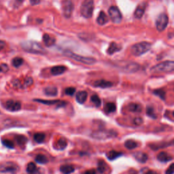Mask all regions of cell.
Instances as JSON below:
<instances>
[{"instance_id":"7a4b0ae2","label":"cell","mask_w":174,"mask_h":174,"mask_svg":"<svg viewBox=\"0 0 174 174\" xmlns=\"http://www.w3.org/2000/svg\"><path fill=\"white\" fill-rule=\"evenodd\" d=\"M152 48V44L147 42H139L133 45L131 48V53L133 56H140L148 52Z\"/></svg>"},{"instance_id":"816d5d0a","label":"cell","mask_w":174,"mask_h":174,"mask_svg":"<svg viewBox=\"0 0 174 174\" xmlns=\"http://www.w3.org/2000/svg\"><path fill=\"white\" fill-rule=\"evenodd\" d=\"M31 174H40V172H38V170L37 169V170L36 171V172H33V173H31Z\"/></svg>"},{"instance_id":"e575fe53","label":"cell","mask_w":174,"mask_h":174,"mask_svg":"<svg viewBox=\"0 0 174 174\" xmlns=\"http://www.w3.org/2000/svg\"><path fill=\"white\" fill-rule=\"evenodd\" d=\"M23 59L21 57H16L12 60V65L15 68H19L23 64Z\"/></svg>"},{"instance_id":"cb8c5ba5","label":"cell","mask_w":174,"mask_h":174,"mask_svg":"<svg viewBox=\"0 0 174 174\" xmlns=\"http://www.w3.org/2000/svg\"><path fill=\"white\" fill-rule=\"evenodd\" d=\"M145 6L144 5H140L138 7L136 8V10L134 12V17L137 18V19H140V18L143 17L144 12H145Z\"/></svg>"},{"instance_id":"5b68a950","label":"cell","mask_w":174,"mask_h":174,"mask_svg":"<svg viewBox=\"0 0 174 174\" xmlns=\"http://www.w3.org/2000/svg\"><path fill=\"white\" fill-rule=\"evenodd\" d=\"M117 133L114 130H106V129H101L94 131L91 134V137L98 140H105L107 139L116 137Z\"/></svg>"},{"instance_id":"44dd1931","label":"cell","mask_w":174,"mask_h":174,"mask_svg":"<svg viewBox=\"0 0 174 174\" xmlns=\"http://www.w3.org/2000/svg\"><path fill=\"white\" fill-rule=\"evenodd\" d=\"M44 92L46 95L55 97L56 95H57L58 89L57 88H56L55 87H48L44 88Z\"/></svg>"},{"instance_id":"8d00e7d4","label":"cell","mask_w":174,"mask_h":174,"mask_svg":"<svg viewBox=\"0 0 174 174\" xmlns=\"http://www.w3.org/2000/svg\"><path fill=\"white\" fill-rule=\"evenodd\" d=\"M36 168H37V167H36V164L32 163V162H31V163H29V164H27V172L29 173V174H31V173H32L36 172V171L37 170Z\"/></svg>"},{"instance_id":"7dc6e473","label":"cell","mask_w":174,"mask_h":174,"mask_svg":"<svg viewBox=\"0 0 174 174\" xmlns=\"http://www.w3.org/2000/svg\"><path fill=\"white\" fill-rule=\"evenodd\" d=\"M84 174H96V172L95 169H89L85 172Z\"/></svg>"},{"instance_id":"f1b7e54d","label":"cell","mask_w":174,"mask_h":174,"mask_svg":"<svg viewBox=\"0 0 174 174\" xmlns=\"http://www.w3.org/2000/svg\"><path fill=\"white\" fill-rule=\"evenodd\" d=\"M36 162L39 164H46L48 162V159L45 155L44 154H37V156L36 157Z\"/></svg>"},{"instance_id":"f6af8a7d","label":"cell","mask_w":174,"mask_h":174,"mask_svg":"<svg viewBox=\"0 0 174 174\" xmlns=\"http://www.w3.org/2000/svg\"><path fill=\"white\" fill-rule=\"evenodd\" d=\"M0 67H1L2 72H6L8 70V67L6 64H2V65H1Z\"/></svg>"},{"instance_id":"83f0119b","label":"cell","mask_w":174,"mask_h":174,"mask_svg":"<svg viewBox=\"0 0 174 174\" xmlns=\"http://www.w3.org/2000/svg\"><path fill=\"white\" fill-rule=\"evenodd\" d=\"M107 164L106 162L103 160H99L98 161V166H97V169L98 172L101 173H104L107 169Z\"/></svg>"},{"instance_id":"8fae6325","label":"cell","mask_w":174,"mask_h":174,"mask_svg":"<svg viewBox=\"0 0 174 174\" xmlns=\"http://www.w3.org/2000/svg\"><path fill=\"white\" fill-rule=\"evenodd\" d=\"M6 108L10 112H17L21 109V103L18 101L8 100L5 104Z\"/></svg>"},{"instance_id":"d4e9b609","label":"cell","mask_w":174,"mask_h":174,"mask_svg":"<svg viewBox=\"0 0 174 174\" xmlns=\"http://www.w3.org/2000/svg\"><path fill=\"white\" fill-rule=\"evenodd\" d=\"M122 155V153L121 152H117L115 150H111L108 152L106 154V157L107 159L110 160H113L116 159L117 158H118L119 157H121Z\"/></svg>"},{"instance_id":"8992f818","label":"cell","mask_w":174,"mask_h":174,"mask_svg":"<svg viewBox=\"0 0 174 174\" xmlns=\"http://www.w3.org/2000/svg\"><path fill=\"white\" fill-rule=\"evenodd\" d=\"M94 10L93 0H84L80 7V13L86 18H91Z\"/></svg>"},{"instance_id":"e0dca14e","label":"cell","mask_w":174,"mask_h":174,"mask_svg":"<svg viewBox=\"0 0 174 174\" xmlns=\"http://www.w3.org/2000/svg\"><path fill=\"white\" fill-rule=\"evenodd\" d=\"M157 159L160 162L166 163L172 160V157H171L169 154H167L165 152H161V153L157 155Z\"/></svg>"},{"instance_id":"f546056e","label":"cell","mask_w":174,"mask_h":174,"mask_svg":"<svg viewBox=\"0 0 174 174\" xmlns=\"http://www.w3.org/2000/svg\"><path fill=\"white\" fill-rule=\"evenodd\" d=\"M128 108L133 112H140L141 111V106L137 103H130L128 106Z\"/></svg>"},{"instance_id":"74e56055","label":"cell","mask_w":174,"mask_h":174,"mask_svg":"<svg viewBox=\"0 0 174 174\" xmlns=\"http://www.w3.org/2000/svg\"><path fill=\"white\" fill-rule=\"evenodd\" d=\"M153 93L158 97H159L161 99L164 100L165 99V92L162 89H157L155 90Z\"/></svg>"},{"instance_id":"ab89813d","label":"cell","mask_w":174,"mask_h":174,"mask_svg":"<svg viewBox=\"0 0 174 174\" xmlns=\"http://www.w3.org/2000/svg\"><path fill=\"white\" fill-rule=\"evenodd\" d=\"M2 144L3 145H5L6 147H7L8 148H14V146L13 142L8 140H3Z\"/></svg>"},{"instance_id":"ac0fdd59","label":"cell","mask_w":174,"mask_h":174,"mask_svg":"<svg viewBox=\"0 0 174 174\" xmlns=\"http://www.w3.org/2000/svg\"><path fill=\"white\" fill-rule=\"evenodd\" d=\"M109 19L106 14L103 11L100 12V13L97 18V23L99 25H104L108 22Z\"/></svg>"},{"instance_id":"484cf974","label":"cell","mask_w":174,"mask_h":174,"mask_svg":"<svg viewBox=\"0 0 174 174\" xmlns=\"http://www.w3.org/2000/svg\"><path fill=\"white\" fill-rule=\"evenodd\" d=\"M125 146L129 150H133L138 146V144L133 140H128L125 142Z\"/></svg>"},{"instance_id":"3957f363","label":"cell","mask_w":174,"mask_h":174,"mask_svg":"<svg viewBox=\"0 0 174 174\" xmlns=\"http://www.w3.org/2000/svg\"><path fill=\"white\" fill-rule=\"evenodd\" d=\"M63 55L66 56H68V57L69 58L74 59L75 61L84 63V64L93 65L96 63L95 59L92 58V57H88V56H84L82 55H77V54L72 52V51H70V50H64V51H63Z\"/></svg>"},{"instance_id":"1f68e13d","label":"cell","mask_w":174,"mask_h":174,"mask_svg":"<svg viewBox=\"0 0 174 174\" xmlns=\"http://www.w3.org/2000/svg\"><path fill=\"white\" fill-rule=\"evenodd\" d=\"M46 138V135L44 133H37L34 135V140L37 143H42Z\"/></svg>"},{"instance_id":"f5cc1de1","label":"cell","mask_w":174,"mask_h":174,"mask_svg":"<svg viewBox=\"0 0 174 174\" xmlns=\"http://www.w3.org/2000/svg\"><path fill=\"white\" fill-rule=\"evenodd\" d=\"M17 1L18 2H20V3H22L23 2H24L25 0H17Z\"/></svg>"},{"instance_id":"b9f144b4","label":"cell","mask_w":174,"mask_h":174,"mask_svg":"<svg viewBox=\"0 0 174 174\" xmlns=\"http://www.w3.org/2000/svg\"><path fill=\"white\" fill-rule=\"evenodd\" d=\"M165 174H174V163L170 164L165 172Z\"/></svg>"},{"instance_id":"4316f807","label":"cell","mask_w":174,"mask_h":174,"mask_svg":"<svg viewBox=\"0 0 174 174\" xmlns=\"http://www.w3.org/2000/svg\"><path fill=\"white\" fill-rule=\"evenodd\" d=\"M35 102H39L41 103L45 104V105H48V106H50V105H54V104H58L59 103V102H61L60 100H44V99H34Z\"/></svg>"},{"instance_id":"11a10c76","label":"cell","mask_w":174,"mask_h":174,"mask_svg":"<svg viewBox=\"0 0 174 174\" xmlns=\"http://www.w3.org/2000/svg\"><path fill=\"white\" fill-rule=\"evenodd\" d=\"M173 116H174V112H173Z\"/></svg>"},{"instance_id":"6da1fadb","label":"cell","mask_w":174,"mask_h":174,"mask_svg":"<svg viewBox=\"0 0 174 174\" xmlns=\"http://www.w3.org/2000/svg\"><path fill=\"white\" fill-rule=\"evenodd\" d=\"M21 46L27 52L37 55H44L46 53L45 49L41 44L35 41H25L21 44Z\"/></svg>"},{"instance_id":"d6986e66","label":"cell","mask_w":174,"mask_h":174,"mask_svg":"<svg viewBox=\"0 0 174 174\" xmlns=\"http://www.w3.org/2000/svg\"><path fill=\"white\" fill-rule=\"evenodd\" d=\"M134 157L138 162L141 163H145L148 160V155L142 152H137L135 153Z\"/></svg>"},{"instance_id":"9c48e42d","label":"cell","mask_w":174,"mask_h":174,"mask_svg":"<svg viewBox=\"0 0 174 174\" xmlns=\"http://www.w3.org/2000/svg\"><path fill=\"white\" fill-rule=\"evenodd\" d=\"M19 167L13 162H6L0 164V172L14 173L18 172Z\"/></svg>"},{"instance_id":"7402d4cb","label":"cell","mask_w":174,"mask_h":174,"mask_svg":"<svg viewBox=\"0 0 174 174\" xmlns=\"http://www.w3.org/2000/svg\"><path fill=\"white\" fill-rule=\"evenodd\" d=\"M121 50V47H120V46H118V44L115 42H112L110 44L107 50V52L108 55H113L114 53L118 52Z\"/></svg>"},{"instance_id":"30bf717a","label":"cell","mask_w":174,"mask_h":174,"mask_svg":"<svg viewBox=\"0 0 174 174\" xmlns=\"http://www.w3.org/2000/svg\"><path fill=\"white\" fill-rule=\"evenodd\" d=\"M169 23V18L165 14H161L158 17L156 21V27L159 31H163Z\"/></svg>"},{"instance_id":"d6a6232c","label":"cell","mask_w":174,"mask_h":174,"mask_svg":"<svg viewBox=\"0 0 174 174\" xmlns=\"http://www.w3.org/2000/svg\"><path fill=\"white\" fill-rule=\"evenodd\" d=\"M15 140L18 144L23 145L27 143V138L24 135H17L15 137Z\"/></svg>"},{"instance_id":"f907efd6","label":"cell","mask_w":174,"mask_h":174,"mask_svg":"<svg viewBox=\"0 0 174 174\" xmlns=\"http://www.w3.org/2000/svg\"><path fill=\"white\" fill-rule=\"evenodd\" d=\"M145 174H158L156 172H154V171H148V172L145 173Z\"/></svg>"},{"instance_id":"603a6c76","label":"cell","mask_w":174,"mask_h":174,"mask_svg":"<svg viewBox=\"0 0 174 174\" xmlns=\"http://www.w3.org/2000/svg\"><path fill=\"white\" fill-rule=\"evenodd\" d=\"M87 97H88V94L86 92V91H80V92H78L76 95V101L79 103H84L85 102H86V100L87 99Z\"/></svg>"},{"instance_id":"60d3db41","label":"cell","mask_w":174,"mask_h":174,"mask_svg":"<svg viewBox=\"0 0 174 174\" xmlns=\"http://www.w3.org/2000/svg\"><path fill=\"white\" fill-rule=\"evenodd\" d=\"M75 92V88L74 87H69L67 88L65 91V93L66 95L69 96H72Z\"/></svg>"},{"instance_id":"4dcf8cb0","label":"cell","mask_w":174,"mask_h":174,"mask_svg":"<svg viewBox=\"0 0 174 174\" xmlns=\"http://www.w3.org/2000/svg\"><path fill=\"white\" fill-rule=\"evenodd\" d=\"M105 111L106 113L110 114L114 112L116 110V106L114 103H107L105 106Z\"/></svg>"},{"instance_id":"9a60e30c","label":"cell","mask_w":174,"mask_h":174,"mask_svg":"<svg viewBox=\"0 0 174 174\" xmlns=\"http://www.w3.org/2000/svg\"><path fill=\"white\" fill-rule=\"evenodd\" d=\"M94 86L95 87H99L102 88H109L113 86L112 82L110 81H107L105 80H97L95 82Z\"/></svg>"},{"instance_id":"5bb4252c","label":"cell","mask_w":174,"mask_h":174,"mask_svg":"<svg viewBox=\"0 0 174 174\" xmlns=\"http://www.w3.org/2000/svg\"><path fill=\"white\" fill-rule=\"evenodd\" d=\"M66 70H67V68L65 66L57 65L52 68L50 72H51V74L53 75H59L63 74Z\"/></svg>"},{"instance_id":"7bdbcfd3","label":"cell","mask_w":174,"mask_h":174,"mask_svg":"<svg viewBox=\"0 0 174 174\" xmlns=\"http://www.w3.org/2000/svg\"><path fill=\"white\" fill-rule=\"evenodd\" d=\"M143 123V119L141 118H136L134 119V124L136 125H140Z\"/></svg>"},{"instance_id":"4fadbf2b","label":"cell","mask_w":174,"mask_h":174,"mask_svg":"<svg viewBox=\"0 0 174 174\" xmlns=\"http://www.w3.org/2000/svg\"><path fill=\"white\" fill-rule=\"evenodd\" d=\"M140 68V65L137 64V63L134 62H129L128 63H126L122 69H124L125 72L127 73H134L137 72Z\"/></svg>"},{"instance_id":"681fc988","label":"cell","mask_w":174,"mask_h":174,"mask_svg":"<svg viewBox=\"0 0 174 174\" xmlns=\"http://www.w3.org/2000/svg\"><path fill=\"white\" fill-rule=\"evenodd\" d=\"M138 172L135 169H130L129 172V174H137Z\"/></svg>"},{"instance_id":"c3c4849f","label":"cell","mask_w":174,"mask_h":174,"mask_svg":"<svg viewBox=\"0 0 174 174\" xmlns=\"http://www.w3.org/2000/svg\"><path fill=\"white\" fill-rule=\"evenodd\" d=\"M5 44H5V42H4V41L0 40V50L4 48V47L5 46Z\"/></svg>"},{"instance_id":"f35d334b","label":"cell","mask_w":174,"mask_h":174,"mask_svg":"<svg viewBox=\"0 0 174 174\" xmlns=\"http://www.w3.org/2000/svg\"><path fill=\"white\" fill-rule=\"evenodd\" d=\"M146 114L148 116H149L150 117L153 118H156V114H155V112H154V110L153 109V107H150V106H148L146 109Z\"/></svg>"},{"instance_id":"ffe728a7","label":"cell","mask_w":174,"mask_h":174,"mask_svg":"<svg viewBox=\"0 0 174 174\" xmlns=\"http://www.w3.org/2000/svg\"><path fill=\"white\" fill-rule=\"evenodd\" d=\"M74 167L72 164H63L60 167V171L63 174H70L74 172Z\"/></svg>"},{"instance_id":"bcb514c9","label":"cell","mask_w":174,"mask_h":174,"mask_svg":"<svg viewBox=\"0 0 174 174\" xmlns=\"http://www.w3.org/2000/svg\"><path fill=\"white\" fill-rule=\"evenodd\" d=\"M29 1H30V3H31V5L36 6V5L39 4L42 0H29Z\"/></svg>"},{"instance_id":"db71d44e","label":"cell","mask_w":174,"mask_h":174,"mask_svg":"<svg viewBox=\"0 0 174 174\" xmlns=\"http://www.w3.org/2000/svg\"><path fill=\"white\" fill-rule=\"evenodd\" d=\"M2 72V68H1V67H0V72Z\"/></svg>"},{"instance_id":"ee69618b","label":"cell","mask_w":174,"mask_h":174,"mask_svg":"<svg viewBox=\"0 0 174 174\" xmlns=\"http://www.w3.org/2000/svg\"><path fill=\"white\" fill-rule=\"evenodd\" d=\"M32 83H33L32 78H29L26 79V80H25V87H26L27 86H29V85H31Z\"/></svg>"},{"instance_id":"d590c367","label":"cell","mask_w":174,"mask_h":174,"mask_svg":"<svg viewBox=\"0 0 174 174\" xmlns=\"http://www.w3.org/2000/svg\"><path fill=\"white\" fill-rule=\"evenodd\" d=\"M91 102L94 103V105L96 107H99L101 106V104H102V101H101L100 98L98 97L97 95H93L91 97Z\"/></svg>"},{"instance_id":"ba28073f","label":"cell","mask_w":174,"mask_h":174,"mask_svg":"<svg viewBox=\"0 0 174 174\" xmlns=\"http://www.w3.org/2000/svg\"><path fill=\"white\" fill-rule=\"evenodd\" d=\"M108 14L110 19L114 23H120L122 21V14L119 9L116 6H112L108 10Z\"/></svg>"},{"instance_id":"277c9868","label":"cell","mask_w":174,"mask_h":174,"mask_svg":"<svg viewBox=\"0 0 174 174\" xmlns=\"http://www.w3.org/2000/svg\"><path fill=\"white\" fill-rule=\"evenodd\" d=\"M153 73H171L174 72V61H167L154 65L150 69Z\"/></svg>"},{"instance_id":"2e32d148","label":"cell","mask_w":174,"mask_h":174,"mask_svg":"<svg viewBox=\"0 0 174 174\" xmlns=\"http://www.w3.org/2000/svg\"><path fill=\"white\" fill-rule=\"evenodd\" d=\"M43 41L46 46L50 47L55 44L56 40L55 37L50 36L48 34H44L43 36Z\"/></svg>"},{"instance_id":"52a82bcc","label":"cell","mask_w":174,"mask_h":174,"mask_svg":"<svg viewBox=\"0 0 174 174\" xmlns=\"http://www.w3.org/2000/svg\"><path fill=\"white\" fill-rule=\"evenodd\" d=\"M74 3L72 0H63L62 1V11L63 14L65 18H69L74 10Z\"/></svg>"},{"instance_id":"836d02e7","label":"cell","mask_w":174,"mask_h":174,"mask_svg":"<svg viewBox=\"0 0 174 174\" xmlns=\"http://www.w3.org/2000/svg\"><path fill=\"white\" fill-rule=\"evenodd\" d=\"M68 143L65 139L61 138L60 140H58L57 144H56V146H57V149L59 150H63L65 148V147L67 146Z\"/></svg>"},{"instance_id":"7c38bea8","label":"cell","mask_w":174,"mask_h":174,"mask_svg":"<svg viewBox=\"0 0 174 174\" xmlns=\"http://www.w3.org/2000/svg\"><path fill=\"white\" fill-rule=\"evenodd\" d=\"M174 145V140L170 141H163V142H158V143H152L148 144L149 147L154 150H157L161 149V148H167L171 146V145Z\"/></svg>"}]
</instances>
